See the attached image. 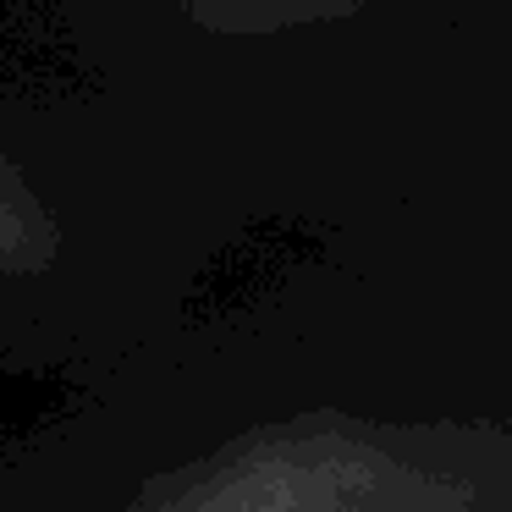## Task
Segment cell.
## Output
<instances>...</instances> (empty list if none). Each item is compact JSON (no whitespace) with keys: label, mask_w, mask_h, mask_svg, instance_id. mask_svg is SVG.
<instances>
[]
</instances>
